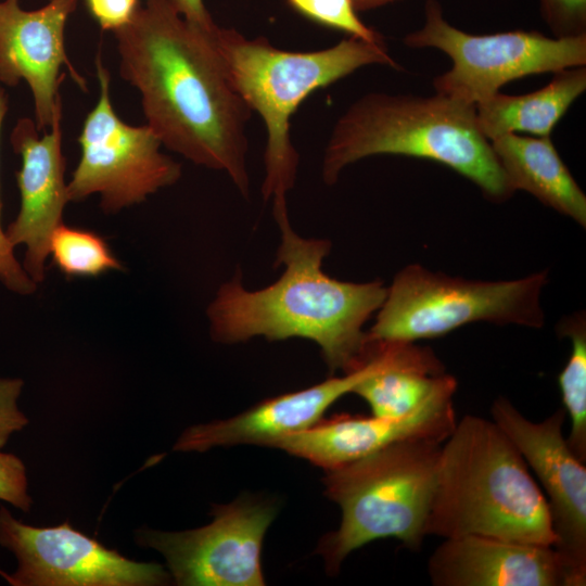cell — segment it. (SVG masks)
Wrapping results in <instances>:
<instances>
[{"instance_id": "d4e9b609", "label": "cell", "mask_w": 586, "mask_h": 586, "mask_svg": "<svg viewBox=\"0 0 586 586\" xmlns=\"http://www.w3.org/2000/svg\"><path fill=\"white\" fill-rule=\"evenodd\" d=\"M27 486L23 461L13 454L0 451V500L28 512L33 500Z\"/></svg>"}, {"instance_id": "5bb4252c", "label": "cell", "mask_w": 586, "mask_h": 586, "mask_svg": "<svg viewBox=\"0 0 586 586\" xmlns=\"http://www.w3.org/2000/svg\"><path fill=\"white\" fill-rule=\"evenodd\" d=\"M78 0H48L37 10H24L20 0L0 1V82L16 86L25 80L35 105L39 131L50 128L62 106L59 87L66 66L75 82L86 80L69 62L64 43L65 25Z\"/></svg>"}, {"instance_id": "30bf717a", "label": "cell", "mask_w": 586, "mask_h": 586, "mask_svg": "<svg viewBox=\"0 0 586 586\" xmlns=\"http://www.w3.org/2000/svg\"><path fill=\"white\" fill-rule=\"evenodd\" d=\"M276 506L242 496L213 506V521L200 528L136 531V542L160 551L180 586H263L262 546Z\"/></svg>"}, {"instance_id": "83f0119b", "label": "cell", "mask_w": 586, "mask_h": 586, "mask_svg": "<svg viewBox=\"0 0 586 586\" xmlns=\"http://www.w3.org/2000/svg\"><path fill=\"white\" fill-rule=\"evenodd\" d=\"M169 2L187 22L202 30L212 33L217 27L203 0H169Z\"/></svg>"}, {"instance_id": "cb8c5ba5", "label": "cell", "mask_w": 586, "mask_h": 586, "mask_svg": "<svg viewBox=\"0 0 586 586\" xmlns=\"http://www.w3.org/2000/svg\"><path fill=\"white\" fill-rule=\"evenodd\" d=\"M539 3L556 38L586 35V0H539Z\"/></svg>"}, {"instance_id": "603a6c76", "label": "cell", "mask_w": 586, "mask_h": 586, "mask_svg": "<svg viewBox=\"0 0 586 586\" xmlns=\"http://www.w3.org/2000/svg\"><path fill=\"white\" fill-rule=\"evenodd\" d=\"M8 112V95L0 86V131ZM0 200V282L11 292L28 295L36 291L37 283L28 276L14 255V246L10 243L1 225Z\"/></svg>"}, {"instance_id": "7402d4cb", "label": "cell", "mask_w": 586, "mask_h": 586, "mask_svg": "<svg viewBox=\"0 0 586 586\" xmlns=\"http://www.w3.org/2000/svg\"><path fill=\"white\" fill-rule=\"evenodd\" d=\"M298 13L323 26L372 43H384L383 37L365 25L351 0H286Z\"/></svg>"}, {"instance_id": "ac0fdd59", "label": "cell", "mask_w": 586, "mask_h": 586, "mask_svg": "<svg viewBox=\"0 0 586 586\" xmlns=\"http://www.w3.org/2000/svg\"><path fill=\"white\" fill-rule=\"evenodd\" d=\"M489 142L513 191L524 190L585 227L586 196L549 137L507 133Z\"/></svg>"}, {"instance_id": "4316f807", "label": "cell", "mask_w": 586, "mask_h": 586, "mask_svg": "<svg viewBox=\"0 0 586 586\" xmlns=\"http://www.w3.org/2000/svg\"><path fill=\"white\" fill-rule=\"evenodd\" d=\"M86 3L100 27L114 31L131 18L140 0H86Z\"/></svg>"}, {"instance_id": "2e32d148", "label": "cell", "mask_w": 586, "mask_h": 586, "mask_svg": "<svg viewBox=\"0 0 586 586\" xmlns=\"http://www.w3.org/2000/svg\"><path fill=\"white\" fill-rule=\"evenodd\" d=\"M61 118L62 106L54 115L50 131L42 137L38 135L35 120L20 118L10 137L14 152L22 158L16 173L21 205L5 234L14 247L25 245L23 267L37 284L44 278L51 235L63 224V209L69 202Z\"/></svg>"}, {"instance_id": "277c9868", "label": "cell", "mask_w": 586, "mask_h": 586, "mask_svg": "<svg viewBox=\"0 0 586 586\" xmlns=\"http://www.w3.org/2000/svg\"><path fill=\"white\" fill-rule=\"evenodd\" d=\"M382 154L444 164L495 201L513 193L489 140L479 129L475 105L445 94L370 92L356 100L331 131L322 179L331 186L346 166Z\"/></svg>"}, {"instance_id": "f1b7e54d", "label": "cell", "mask_w": 586, "mask_h": 586, "mask_svg": "<svg viewBox=\"0 0 586 586\" xmlns=\"http://www.w3.org/2000/svg\"><path fill=\"white\" fill-rule=\"evenodd\" d=\"M398 0H351L356 12L368 11Z\"/></svg>"}, {"instance_id": "52a82bcc", "label": "cell", "mask_w": 586, "mask_h": 586, "mask_svg": "<svg viewBox=\"0 0 586 586\" xmlns=\"http://www.w3.org/2000/svg\"><path fill=\"white\" fill-rule=\"evenodd\" d=\"M546 281V271L491 282L411 265L400 270L387 289L367 340L415 343L475 321L540 328V293Z\"/></svg>"}, {"instance_id": "6da1fadb", "label": "cell", "mask_w": 586, "mask_h": 586, "mask_svg": "<svg viewBox=\"0 0 586 586\" xmlns=\"http://www.w3.org/2000/svg\"><path fill=\"white\" fill-rule=\"evenodd\" d=\"M212 33L187 22L169 0H144L113 31L120 76L139 91L162 145L226 173L247 199L252 110L229 79Z\"/></svg>"}, {"instance_id": "4fadbf2b", "label": "cell", "mask_w": 586, "mask_h": 586, "mask_svg": "<svg viewBox=\"0 0 586 586\" xmlns=\"http://www.w3.org/2000/svg\"><path fill=\"white\" fill-rule=\"evenodd\" d=\"M411 354L410 343L373 341L362 367L307 388L267 398L229 419L190 426L180 435L174 450L203 453L213 447L243 444L272 447L279 438L317 423L334 402L352 393L359 382Z\"/></svg>"}, {"instance_id": "5b68a950", "label": "cell", "mask_w": 586, "mask_h": 586, "mask_svg": "<svg viewBox=\"0 0 586 586\" xmlns=\"http://www.w3.org/2000/svg\"><path fill=\"white\" fill-rule=\"evenodd\" d=\"M212 40L233 87L260 115L266 128L265 178L262 192L272 200L273 216L288 213L286 195L296 179L298 153L291 139V117L316 90L372 64L400 66L385 43L348 37L315 51H288L266 38H246L233 28L217 27Z\"/></svg>"}, {"instance_id": "7a4b0ae2", "label": "cell", "mask_w": 586, "mask_h": 586, "mask_svg": "<svg viewBox=\"0 0 586 586\" xmlns=\"http://www.w3.org/2000/svg\"><path fill=\"white\" fill-rule=\"evenodd\" d=\"M275 219L281 233L275 265L284 266L282 275L256 291L243 285L240 271L221 284L207 307L212 337L225 344L255 336L306 339L320 347L331 373L362 367L369 357L362 327L383 304L387 289L380 281L331 278L322 270L331 242L300 237L288 213Z\"/></svg>"}, {"instance_id": "44dd1931", "label": "cell", "mask_w": 586, "mask_h": 586, "mask_svg": "<svg viewBox=\"0 0 586 586\" xmlns=\"http://www.w3.org/2000/svg\"><path fill=\"white\" fill-rule=\"evenodd\" d=\"M49 254L66 277H97L122 269L103 238L93 231L60 225L52 233Z\"/></svg>"}, {"instance_id": "ffe728a7", "label": "cell", "mask_w": 586, "mask_h": 586, "mask_svg": "<svg viewBox=\"0 0 586 586\" xmlns=\"http://www.w3.org/2000/svg\"><path fill=\"white\" fill-rule=\"evenodd\" d=\"M561 335L571 340V354L558 381L563 408L571 421L565 437L573 454L586 462V322L584 314L561 321Z\"/></svg>"}, {"instance_id": "8fae6325", "label": "cell", "mask_w": 586, "mask_h": 586, "mask_svg": "<svg viewBox=\"0 0 586 586\" xmlns=\"http://www.w3.org/2000/svg\"><path fill=\"white\" fill-rule=\"evenodd\" d=\"M0 546L17 569L4 575L13 586H153L170 576L157 563L132 561L72 527H36L0 507Z\"/></svg>"}, {"instance_id": "9a60e30c", "label": "cell", "mask_w": 586, "mask_h": 586, "mask_svg": "<svg viewBox=\"0 0 586 586\" xmlns=\"http://www.w3.org/2000/svg\"><path fill=\"white\" fill-rule=\"evenodd\" d=\"M456 390L457 385L441 391L418 410L399 419L348 413L321 418L308 429L279 438L272 447L327 472L400 441L429 440L443 444L457 422L453 403Z\"/></svg>"}, {"instance_id": "484cf974", "label": "cell", "mask_w": 586, "mask_h": 586, "mask_svg": "<svg viewBox=\"0 0 586 586\" xmlns=\"http://www.w3.org/2000/svg\"><path fill=\"white\" fill-rule=\"evenodd\" d=\"M23 386L22 379L0 377V450L13 433L28 423L27 417L17 406Z\"/></svg>"}, {"instance_id": "d6986e66", "label": "cell", "mask_w": 586, "mask_h": 586, "mask_svg": "<svg viewBox=\"0 0 586 586\" xmlns=\"http://www.w3.org/2000/svg\"><path fill=\"white\" fill-rule=\"evenodd\" d=\"M586 90V68L556 72L545 87L522 95L500 92L475 104L476 123L487 140L527 132L549 137L571 104Z\"/></svg>"}, {"instance_id": "ba28073f", "label": "cell", "mask_w": 586, "mask_h": 586, "mask_svg": "<svg viewBox=\"0 0 586 586\" xmlns=\"http://www.w3.org/2000/svg\"><path fill=\"white\" fill-rule=\"evenodd\" d=\"M404 42L446 53L453 66L434 78L436 93L474 105L513 79L586 64V35L549 38L536 30L472 35L450 25L437 0L425 2L423 26Z\"/></svg>"}, {"instance_id": "9c48e42d", "label": "cell", "mask_w": 586, "mask_h": 586, "mask_svg": "<svg viewBox=\"0 0 586 586\" xmlns=\"http://www.w3.org/2000/svg\"><path fill=\"white\" fill-rule=\"evenodd\" d=\"M95 69L100 94L78 138L81 153L67 182V198L79 202L98 193L101 208L112 214L176 183L181 165L161 152L162 142L148 125H129L115 113L111 75L101 55Z\"/></svg>"}, {"instance_id": "3957f363", "label": "cell", "mask_w": 586, "mask_h": 586, "mask_svg": "<svg viewBox=\"0 0 586 586\" xmlns=\"http://www.w3.org/2000/svg\"><path fill=\"white\" fill-rule=\"evenodd\" d=\"M425 535L555 544L545 495L493 420L467 415L444 441Z\"/></svg>"}, {"instance_id": "8992f818", "label": "cell", "mask_w": 586, "mask_h": 586, "mask_svg": "<svg viewBox=\"0 0 586 586\" xmlns=\"http://www.w3.org/2000/svg\"><path fill=\"white\" fill-rule=\"evenodd\" d=\"M442 443L406 440L335 470L322 479L326 496L342 520L316 552L329 574H336L354 550L383 538L420 548L437 481Z\"/></svg>"}, {"instance_id": "e0dca14e", "label": "cell", "mask_w": 586, "mask_h": 586, "mask_svg": "<svg viewBox=\"0 0 586 586\" xmlns=\"http://www.w3.org/2000/svg\"><path fill=\"white\" fill-rule=\"evenodd\" d=\"M434 586H584L553 546L483 535L444 538L431 555Z\"/></svg>"}, {"instance_id": "7c38bea8", "label": "cell", "mask_w": 586, "mask_h": 586, "mask_svg": "<svg viewBox=\"0 0 586 586\" xmlns=\"http://www.w3.org/2000/svg\"><path fill=\"white\" fill-rule=\"evenodd\" d=\"M493 421L535 473L547 495L555 549L586 583V467L563 435L564 408L540 422L525 418L507 398L494 400Z\"/></svg>"}]
</instances>
